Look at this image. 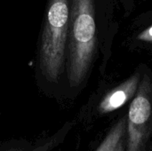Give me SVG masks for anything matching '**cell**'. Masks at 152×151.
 I'll list each match as a JSON object with an SVG mask.
<instances>
[{"label":"cell","mask_w":152,"mask_h":151,"mask_svg":"<svg viewBox=\"0 0 152 151\" xmlns=\"http://www.w3.org/2000/svg\"><path fill=\"white\" fill-rule=\"evenodd\" d=\"M70 0H47L35 58L39 91L61 102L64 99Z\"/></svg>","instance_id":"1"},{"label":"cell","mask_w":152,"mask_h":151,"mask_svg":"<svg viewBox=\"0 0 152 151\" xmlns=\"http://www.w3.org/2000/svg\"><path fill=\"white\" fill-rule=\"evenodd\" d=\"M115 151H123V147H122V144H121L120 142H119V143L118 144V146H117Z\"/></svg>","instance_id":"9"},{"label":"cell","mask_w":152,"mask_h":151,"mask_svg":"<svg viewBox=\"0 0 152 151\" xmlns=\"http://www.w3.org/2000/svg\"><path fill=\"white\" fill-rule=\"evenodd\" d=\"M151 104L148 95L145 80L142 82L137 96L134 99L129 109V149L137 151L144 130V126L151 116Z\"/></svg>","instance_id":"3"},{"label":"cell","mask_w":152,"mask_h":151,"mask_svg":"<svg viewBox=\"0 0 152 151\" xmlns=\"http://www.w3.org/2000/svg\"><path fill=\"white\" fill-rule=\"evenodd\" d=\"M28 139H9L0 140V151H22L28 144Z\"/></svg>","instance_id":"7"},{"label":"cell","mask_w":152,"mask_h":151,"mask_svg":"<svg viewBox=\"0 0 152 151\" xmlns=\"http://www.w3.org/2000/svg\"><path fill=\"white\" fill-rule=\"evenodd\" d=\"M72 127V123L67 122L55 132L29 141L22 151H61L59 148L64 142Z\"/></svg>","instance_id":"5"},{"label":"cell","mask_w":152,"mask_h":151,"mask_svg":"<svg viewBox=\"0 0 152 151\" xmlns=\"http://www.w3.org/2000/svg\"><path fill=\"white\" fill-rule=\"evenodd\" d=\"M138 83L139 75L135 74L133 76V77L103 97L96 108L97 111L101 114H105L120 108L125 102H126V101H128V99L133 96L137 88Z\"/></svg>","instance_id":"4"},{"label":"cell","mask_w":152,"mask_h":151,"mask_svg":"<svg viewBox=\"0 0 152 151\" xmlns=\"http://www.w3.org/2000/svg\"><path fill=\"white\" fill-rule=\"evenodd\" d=\"M126 128V120H121L106 136L96 151H115Z\"/></svg>","instance_id":"6"},{"label":"cell","mask_w":152,"mask_h":151,"mask_svg":"<svg viewBox=\"0 0 152 151\" xmlns=\"http://www.w3.org/2000/svg\"><path fill=\"white\" fill-rule=\"evenodd\" d=\"M138 38L145 42H152V26L145 29L144 31H142L139 35Z\"/></svg>","instance_id":"8"},{"label":"cell","mask_w":152,"mask_h":151,"mask_svg":"<svg viewBox=\"0 0 152 151\" xmlns=\"http://www.w3.org/2000/svg\"><path fill=\"white\" fill-rule=\"evenodd\" d=\"M98 45L94 0H70L64 99H73L86 85Z\"/></svg>","instance_id":"2"}]
</instances>
